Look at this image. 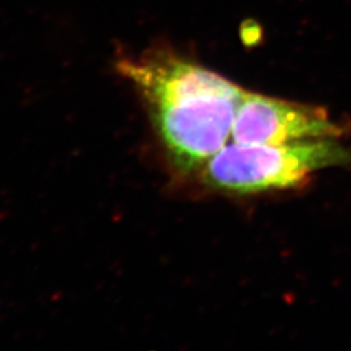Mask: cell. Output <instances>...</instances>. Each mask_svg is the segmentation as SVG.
I'll return each instance as SVG.
<instances>
[{"label":"cell","mask_w":351,"mask_h":351,"mask_svg":"<svg viewBox=\"0 0 351 351\" xmlns=\"http://www.w3.org/2000/svg\"><path fill=\"white\" fill-rule=\"evenodd\" d=\"M114 69L137 91L178 171L199 169L228 145L245 88L163 43L119 56Z\"/></svg>","instance_id":"6da1fadb"},{"label":"cell","mask_w":351,"mask_h":351,"mask_svg":"<svg viewBox=\"0 0 351 351\" xmlns=\"http://www.w3.org/2000/svg\"><path fill=\"white\" fill-rule=\"evenodd\" d=\"M351 165V151L337 138L282 145H226L203 169V182L224 193L249 195L297 188L316 172Z\"/></svg>","instance_id":"7a4b0ae2"},{"label":"cell","mask_w":351,"mask_h":351,"mask_svg":"<svg viewBox=\"0 0 351 351\" xmlns=\"http://www.w3.org/2000/svg\"><path fill=\"white\" fill-rule=\"evenodd\" d=\"M341 134V126L319 107L245 90L230 139L241 145H282Z\"/></svg>","instance_id":"3957f363"}]
</instances>
